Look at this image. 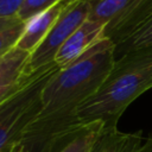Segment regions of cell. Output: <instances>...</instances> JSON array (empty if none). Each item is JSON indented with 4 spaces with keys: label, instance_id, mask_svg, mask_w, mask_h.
<instances>
[{
    "label": "cell",
    "instance_id": "cell-1",
    "mask_svg": "<svg viewBox=\"0 0 152 152\" xmlns=\"http://www.w3.org/2000/svg\"><path fill=\"white\" fill-rule=\"evenodd\" d=\"M115 61V45L103 37L74 63L61 69L45 84L42 109L30 126L50 133L76 122V109L100 89Z\"/></svg>",
    "mask_w": 152,
    "mask_h": 152
},
{
    "label": "cell",
    "instance_id": "cell-2",
    "mask_svg": "<svg viewBox=\"0 0 152 152\" xmlns=\"http://www.w3.org/2000/svg\"><path fill=\"white\" fill-rule=\"evenodd\" d=\"M152 88V46L128 51L118 57L100 89L75 112L78 122L101 121L104 127L116 124L127 107Z\"/></svg>",
    "mask_w": 152,
    "mask_h": 152
},
{
    "label": "cell",
    "instance_id": "cell-3",
    "mask_svg": "<svg viewBox=\"0 0 152 152\" xmlns=\"http://www.w3.org/2000/svg\"><path fill=\"white\" fill-rule=\"evenodd\" d=\"M61 70L53 62L26 75L23 86L0 102V152L18 144L25 128L42 109V91Z\"/></svg>",
    "mask_w": 152,
    "mask_h": 152
},
{
    "label": "cell",
    "instance_id": "cell-4",
    "mask_svg": "<svg viewBox=\"0 0 152 152\" xmlns=\"http://www.w3.org/2000/svg\"><path fill=\"white\" fill-rule=\"evenodd\" d=\"M90 20L104 24V37L115 46L132 37L151 17L152 0H91Z\"/></svg>",
    "mask_w": 152,
    "mask_h": 152
},
{
    "label": "cell",
    "instance_id": "cell-5",
    "mask_svg": "<svg viewBox=\"0 0 152 152\" xmlns=\"http://www.w3.org/2000/svg\"><path fill=\"white\" fill-rule=\"evenodd\" d=\"M91 2L89 0H77L68 4L51 30L48 32L40 44L30 53L26 74L53 63L55 57L68 38L89 18Z\"/></svg>",
    "mask_w": 152,
    "mask_h": 152
},
{
    "label": "cell",
    "instance_id": "cell-6",
    "mask_svg": "<svg viewBox=\"0 0 152 152\" xmlns=\"http://www.w3.org/2000/svg\"><path fill=\"white\" fill-rule=\"evenodd\" d=\"M103 129L101 121L74 122L53 133L37 152H90Z\"/></svg>",
    "mask_w": 152,
    "mask_h": 152
},
{
    "label": "cell",
    "instance_id": "cell-7",
    "mask_svg": "<svg viewBox=\"0 0 152 152\" xmlns=\"http://www.w3.org/2000/svg\"><path fill=\"white\" fill-rule=\"evenodd\" d=\"M104 24L87 19L63 44L53 62L61 69L74 63L88 49L104 37Z\"/></svg>",
    "mask_w": 152,
    "mask_h": 152
},
{
    "label": "cell",
    "instance_id": "cell-8",
    "mask_svg": "<svg viewBox=\"0 0 152 152\" xmlns=\"http://www.w3.org/2000/svg\"><path fill=\"white\" fill-rule=\"evenodd\" d=\"M65 6L66 4L62 0L26 20L24 32L14 48L31 53L45 38V36L51 30Z\"/></svg>",
    "mask_w": 152,
    "mask_h": 152
},
{
    "label": "cell",
    "instance_id": "cell-9",
    "mask_svg": "<svg viewBox=\"0 0 152 152\" xmlns=\"http://www.w3.org/2000/svg\"><path fill=\"white\" fill-rule=\"evenodd\" d=\"M30 53L18 48L0 56V87L11 84L24 77Z\"/></svg>",
    "mask_w": 152,
    "mask_h": 152
},
{
    "label": "cell",
    "instance_id": "cell-10",
    "mask_svg": "<svg viewBox=\"0 0 152 152\" xmlns=\"http://www.w3.org/2000/svg\"><path fill=\"white\" fill-rule=\"evenodd\" d=\"M131 133H124L118 127H104L101 137L90 152H124Z\"/></svg>",
    "mask_w": 152,
    "mask_h": 152
},
{
    "label": "cell",
    "instance_id": "cell-11",
    "mask_svg": "<svg viewBox=\"0 0 152 152\" xmlns=\"http://www.w3.org/2000/svg\"><path fill=\"white\" fill-rule=\"evenodd\" d=\"M146 46H152V17L132 37L115 46V57L118 58L128 51Z\"/></svg>",
    "mask_w": 152,
    "mask_h": 152
},
{
    "label": "cell",
    "instance_id": "cell-12",
    "mask_svg": "<svg viewBox=\"0 0 152 152\" xmlns=\"http://www.w3.org/2000/svg\"><path fill=\"white\" fill-rule=\"evenodd\" d=\"M25 28V21L18 20L13 25L0 30V56L11 51L18 43Z\"/></svg>",
    "mask_w": 152,
    "mask_h": 152
},
{
    "label": "cell",
    "instance_id": "cell-13",
    "mask_svg": "<svg viewBox=\"0 0 152 152\" xmlns=\"http://www.w3.org/2000/svg\"><path fill=\"white\" fill-rule=\"evenodd\" d=\"M59 1L62 0H26L18 13V18L23 21H26L31 17L53 6Z\"/></svg>",
    "mask_w": 152,
    "mask_h": 152
},
{
    "label": "cell",
    "instance_id": "cell-14",
    "mask_svg": "<svg viewBox=\"0 0 152 152\" xmlns=\"http://www.w3.org/2000/svg\"><path fill=\"white\" fill-rule=\"evenodd\" d=\"M26 0H0V18L18 17V13Z\"/></svg>",
    "mask_w": 152,
    "mask_h": 152
},
{
    "label": "cell",
    "instance_id": "cell-15",
    "mask_svg": "<svg viewBox=\"0 0 152 152\" xmlns=\"http://www.w3.org/2000/svg\"><path fill=\"white\" fill-rule=\"evenodd\" d=\"M27 75H28V74H27ZM25 77H26V75H25L24 77H21L20 80H18L17 82H14V83L6 84V86L0 87V102L4 101V100H5L6 97H8L10 95H12L13 93H15V91L23 86V83H24V81H25Z\"/></svg>",
    "mask_w": 152,
    "mask_h": 152
},
{
    "label": "cell",
    "instance_id": "cell-16",
    "mask_svg": "<svg viewBox=\"0 0 152 152\" xmlns=\"http://www.w3.org/2000/svg\"><path fill=\"white\" fill-rule=\"evenodd\" d=\"M18 20H19L18 17H13V18H0V30H4L6 27L13 25Z\"/></svg>",
    "mask_w": 152,
    "mask_h": 152
},
{
    "label": "cell",
    "instance_id": "cell-17",
    "mask_svg": "<svg viewBox=\"0 0 152 152\" xmlns=\"http://www.w3.org/2000/svg\"><path fill=\"white\" fill-rule=\"evenodd\" d=\"M10 151L11 152H27V150L23 145H20V144H14L13 146H11Z\"/></svg>",
    "mask_w": 152,
    "mask_h": 152
},
{
    "label": "cell",
    "instance_id": "cell-18",
    "mask_svg": "<svg viewBox=\"0 0 152 152\" xmlns=\"http://www.w3.org/2000/svg\"><path fill=\"white\" fill-rule=\"evenodd\" d=\"M63 1H64V2L68 5V4H71V2H75V1H77V0H63ZM89 1H91V0H89Z\"/></svg>",
    "mask_w": 152,
    "mask_h": 152
},
{
    "label": "cell",
    "instance_id": "cell-19",
    "mask_svg": "<svg viewBox=\"0 0 152 152\" xmlns=\"http://www.w3.org/2000/svg\"><path fill=\"white\" fill-rule=\"evenodd\" d=\"M150 139H151V140H152V135H151V137H150Z\"/></svg>",
    "mask_w": 152,
    "mask_h": 152
},
{
    "label": "cell",
    "instance_id": "cell-20",
    "mask_svg": "<svg viewBox=\"0 0 152 152\" xmlns=\"http://www.w3.org/2000/svg\"><path fill=\"white\" fill-rule=\"evenodd\" d=\"M10 150H11V148H10ZM10 150H8V151H7V152H11V151H10Z\"/></svg>",
    "mask_w": 152,
    "mask_h": 152
},
{
    "label": "cell",
    "instance_id": "cell-21",
    "mask_svg": "<svg viewBox=\"0 0 152 152\" xmlns=\"http://www.w3.org/2000/svg\"><path fill=\"white\" fill-rule=\"evenodd\" d=\"M6 152H7V151H6Z\"/></svg>",
    "mask_w": 152,
    "mask_h": 152
}]
</instances>
